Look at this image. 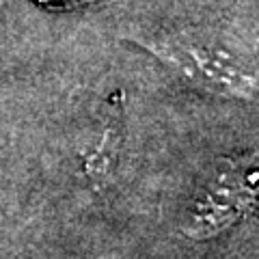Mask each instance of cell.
<instances>
[{"label": "cell", "mask_w": 259, "mask_h": 259, "mask_svg": "<svg viewBox=\"0 0 259 259\" xmlns=\"http://www.w3.org/2000/svg\"><path fill=\"white\" fill-rule=\"evenodd\" d=\"M41 3H59V5H67V3H76V0H41ZM80 3V0H78Z\"/></svg>", "instance_id": "3957f363"}, {"label": "cell", "mask_w": 259, "mask_h": 259, "mask_svg": "<svg viewBox=\"0 0 259 259\" xmlns=\"http://www.w3.org/2000/svg\"><path fill=\"white\" fill-rule=\"evenodd\" d=\"M257 203V158L244 156L214 173L192 197L182 233L205 242L236 227Z\"/></svg>", "instance_id": "7a4b0ae2"}, {"label": "cell", "mask_w": 259, "mask_h": 259, "mask_svg": "<svg viewBox=\"0 0 259 259\" xmlns=\"http://www.w3.org/2000/svg\"><path fill=\"white\" fill-rule=\"evenodd\" d=\"M127 39L173 71L182 82L199 91L238 102L257 100L259 82L255 65L227 46L190 32H130Z\"/></svg>", "instance_id": "6da1fadb"}]
</instances>
